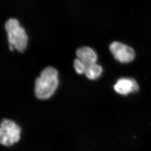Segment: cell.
Segmentation results:
<instances>
[{
	"mask_svg": "<svg viewBox=\"0 0 151 151\" xmlns=\"http://www.w3.org/2000/svg\"><path fill=\"white\" fill-rule=\"evenodd\" d=\"M58 83L57 70L51 67L44 68L35 82L36 97L41 100L50 98L56 90Z\"/></svg>",
	"mask_w": 151,
	"mask_h": 151,
	"instance_id": "obj_1",
	"label": "cell"
},
{
	"mask_svg": "<svg viewBox=\"0 0 151 151\" xmlns=\"http://www.w3.org/2000/svg\"><path fill=\"white\" fill-rule=\"evenodd\" d=\"M5 29L10 45L20 52H23L27 46V36L24 29L20 27L18 21L15 19H9L6 22Z\"/></svg>",
	"mask_w": 151,
	"mask_h": 151,
	"instance_id": "obj_2",
	"label": "cell"
},
{
	"mask_svg": "<svg viewBox=\"0 0 151 151\" xmlns=\"http://www.w3.org/2000/svg\"><path fill=\"white\" fill-rule=\"evenodd\" d=\"M21 129L19 126L9 119L2 120L0 128V142L9 146L17 142L20 138Z\"/></svg>",
	"mask_w": 151,
	"mask_h": 151,
	"instance_id": "obj_3",
	"label": "cell"
},
{
	"mask_svg": "<svg viewBox=\"0 0 151 151\" xmlns=\"http://www.w3.org/2000/svg\"><path fill=\"white\" fill-rule=\"evenodd\" d=\"M110 50L114 58L120 63H130L135 57V52L133 48L119 42L111 43Z\"/></svg>",
	"mask_w": 151,
	"mask_h": 151,
	"instance_id": "obj_4",
	"label": "cell"
},
{
	"mask_svg": "<svg viewBox=\"0 0 151 151\" xmlns=\"http://www.w3.org/2000/svg\"><path fill=\"white\" fill-rule=\"evenodd\" d=\"M114 90L122 95L134 93L138 90V85L134 79L123 78L120 79L114 86Z\"/></svg>",
	"mask_w": 151,
	"mask_h": 151,
	"instance_id": "obj_5",
	"label": "cell"
},
{
	"mask_svg": "<svg viewBox=\"0 0 151 151\" xmlns=\"http://www.w3.org/2000/svg\"><path fill=\"white\" fill-rule=\"evenodd\" d=\"M77 58L79 59L85 65L86 68L88 66L97 61V55L96 52L88 47L79 48L76 52Z\"/></svg>",
	"mask_w": 151,
	"mask_h": 151,
	"instance_id": "obj_6",
	"label": "cell"
},
{
	"mask_svg": "<svg viewBox=\"0 0 151 151\" xmlns=\"http://www.w3.org/2000/svg\"><path fill=\"white\" fill-rule=\"evenodd\" d=\"M102 71V67L96 63L87 67L84 73L88 79L95 80L101 76Z\"/></svg>",
	"mask_w": 151,
	"mask_h": 151,
	"instance_id": "obj_7",
	"label": "cell"
},
{
	"mask_svg": "<svg viewBox=\"0 0 151 151\" xmlns=\"http://www.w3.org/2000/svg\"><path fill=\"white\" fill-rule=\"evenodd\" d=\"M74 67L77 73L81 74L85 73L86 70L85 66L79 59H76L74 60Z\"/></svg>",
	"mask_w": 151,
	"mask_h": 151,
	"instance_id": "obj_8",
	"label": "cell"
},
{
	"mask_svg": "<svg viewBox=\"0 0 151 151\" xmlns=\"http://www.w3.org/2000/svg\"><path fill=\"white\" fill-rule=\"evenodd\" d=\"M9 50H10L11 51H13V48H14V47H13V46H11V45H10L9 46Z\"/></svg>",
	"mask_w": 151,
	"mask_h": 151,
	"instance_id": "obj_9",
	"label": "cell"
}]
</instances>
